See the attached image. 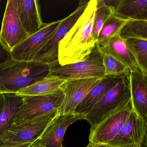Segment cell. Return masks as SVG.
Returning a JSON list of instances; mask_svg holds the SVG:
<instances>
[{"label": "cell", "instance_id": "1", "mask_svg": "<svg viewBox=\"0 0 147 147\" xmlns=\"http://www.w3.org/2000/svg\"><path fill=\"white\" fill-rule=\"evenodd\" d=\"M97 0L89 1L86 9L58 45V62L61 66L85 61L97 42L92 36Z\"/></svg>", "mask_w": 147, "mask_h": 147}, {"label": "cell", "instance_id": "2", "mask_svg": "<svg viewBox=\"0 0 147 147\" xmlns=\"http://www.w3.org/2000/svg\"><path fill=\"white\" fill-rule=\"evenodd\" d=\"M49 64L36 61H17L0 71V93L16 94L49 75Z\"/></svg>", "mask_w": 147, "mask_h": 147}, {"label": "cell", "instance_id": "3", "mask_svg": "<svg viewBox=\"0 0 147 147\" xmlns=\"http://www.w3.org/2000/svg\"><path fill=\"white\" fill-rule=\"evenodd\" d=\"M104 53L96 43L88 57L85 61L72 64L61 65L58 62L49 64V75L54 76L66 80L97 78L105 76L103 64Z\"/></svg>", "mask_w": 147, "mask_h": 147}, {"label": "cell", "instance_id": "4", "mask_svg": "<svg viewBox=\"0 0 147 147\" xmlns=\"http://www.w3.org/2000/svg\"><path fill=\"white\" fill-rule=\"evenodd\" d=\"M130 100L129 77L124 76L85 114L83 119L86 120L91 125L90 131L112 113L125 105Z\"/></svg>", "mask_w": 147, "mask_h": 147}, {"label": "cell", "instance_id": "5", "mask_svg": "<svg viewBox=\"0 0 147 147\" xmlns=\"http://www.w3.org/2000/svg\"><path fill=\"white\" fill-rule=\"evenodd\" d=\"M57 110L33 120L12 125L0 137V147L17 146L38 140L47 126L59 114Z\"/></svg>", "mask_w": 147, "mask_h": 147}, {"label": "cell", "instance_id": "6", "mask_svg": "<svg viewBox=\"0 0 147 147\" xmlns=\"http://www.w3.org/2000/svg\"><path fill=\"white\" fill-rule=\"evenodd\" d=\"M64 96L62 90L45 95L22 96L23 104L13 119L11 125L33 120L59 110Z\"/></svg>", "mask_w": 147, "mask_h": 147}, {"label": "cell", "instance_id": "7", "mask_svg": "<svg viewBox=\"0 0 147 147\" xmlns=\"http://www.w3.org/2000/svg\"><path fill=\"white\" fill-rule=\"evenodd\" d=\"M88 1L86 0L80 1L77 8L69 16L61 20V24L56 30L38 52L33 61L49 65L58 62L59 43L83 13Z\"/></svg>", "mask_w": 147, "mask_h": 147}, {"label": "cell", "instance_id": "8", "mask_svg": "<svg viewBox=\"0 0 147 147\" xmlns=\"http://www.w3.org/2000/svg\"><path fill=\"white\" fill-rule=\"evenodd\" d=\"M61 20L45 24L37 32L29 36L11 51L17 61H31L52 36L61 24Z\"/></svg>", "mask_w": 147, "mask_h": 147}, {"label": "cell", "instance_id": "9", "mask_svg": "<svg viewBox=\"0 0 147 147\" xmlns=\"http://www.w3.org/2000/svg\"><path fill=\"white\" fill-rule=\"evenodd\" d=\"M147 129V122L132 109L119 132L107 144L115 147H143Z\"/></svg>", "mask_w": 147, "mask_h": 147}, {"label": "cell", "instance_id": "10", "mask_svg": "<svg viewBox=\"0 0 147 147\" xmlns=\"http://www.w3.org/2000/svg\"><path fill=\"white\" fill-rule=\"evenodd\" d=\"M131 100L117 110L90 131L89 142L107 144L118 133L132 110Z\"/></svg>", "mask_w": 147, "mask_h": 147}, {"label": "cell", "instance_id": "11", "mask_svg": "<svg viewBox=\"0 0 147 147\" xmlns=\"http://www.w3.org/2000/svg\"><path fill=\"white\" fill-rule=\"evenodd\" d=\"M29 36L19 18L17 1L8 0L0 31V38L11 51Z\"/></svg>", "mask_w": 147, "mask_h": 147}, {"label": "cell", "instance_id": "12", "mask_svg": "<svg viewBox=\"0 0 147 147\" xmlns=\"http://www.w3.org/2000/svg\"><path fill=\"white\" fill-rule=\"evenodd\" d=\"M101 79L92 78L67 80L62 87L64 96L58 110L59 114L74 113L78 105Z\"/></svg>", "mask_w": 147, "mask_h": 147}, {"label": "cell", "instance_id": "13", "mask_svg": "<svg viewBox=\"0 0 147 147\" xmlns=\"http://www.w3.org/2000/svg\"><path fill=\"white\" fill-rule=\"evenodd\" d=\"M85 114L68 113L58 114L44 131L38 141L44 147H63L65 132L71 125L84 119Z\"/></svg>", "mask_w": 147, "mask_h": 147}, {"label": "cell", "instance_id": "14", "mask_svg": "<svg viewBox=\"0 0 147 147\" xmlns=\"http://www.w3.org/2000/svg\"><path fill=\"white\" fill-rule=\"evenodd\" d=\"M20 22L29 36L39 31L44 25L41 17V6L37 0H16Z\"/></svg>", "mask_w": 147, "mask_h": 147}, {"label": "cell", "instance_id": "15", "mask_svg": "<svg viewBox=\"0 0 147 147\" xmlns=\"http://www.w3.org/2000/svg\"><path fill=\"white\" fill-rule=\"evenodd\" d=\"M129 83L132 110L147 122V76L130 72Z\"/></svg>", "mask_w": 147, "mask_h": 147}, {"label": "cell", "instance_id": "16", "mask_svg": "<svg viewBox=\"0 0 147 147\" xmlns=\"http://www.w3.org/2000/svg\"><path fill=\"white\" fill-rule=\"evenodd\" d=\"M99 45L104 53H107L114 57L127 67L131 72L142 74L125 40L120 36L112 38Z\"/></svg>", "mask_w": 147, "mask_h": 147}, {"label": "cell", "instance_id": "17", "mask_svg": "<svg viewBox=\"0 0 147 147\" xmlns=\"http://www.w3.org/2000/svg\"><path fill=\"white\" fill-rule=\"evenodd\" d=\"M124 76H105L90 90L76 108L74 113L86 114L109 90L116 86Z\"/></svg>", "mask_w": 147, "mask_h": 147}, {"label": "cell", "instance_id": "18", "mask_svg": "<svg viewBox=\"0 0 147 147\" xmlns=\"http://www.w3.org/2000/svg\"><path fill=\"white\" fill-rule=\"evenodd\" d=\"M23 103V97L16 94L0 93V137L11 125Z\"/></svg>", "mask_w": 147, "mask_h": 147}, {"label": "cell", "instance_id": "19", "mask_svg": "<svg viewBox=\"0 0 147 147\" xmlns=\"http://www.w3.org/2000/svg\"><path fill=\"white\" fill-rule=\"evenodd\" d=\"M66 81V80L59 77L49 75L29 86L20 89L16 94L21 96L50 94L62 90Z\"/></svg>", "mask_w": 147, "mask_h": 147}, {"label": "cell", "instance_id": "20", "mask_svg": "<svg viewBox=\"0 0 147 147\" xmlns=\"http://www.w3.org/2000/svg\"><path fill=\"white\" fill-rule=\"evenodd\" d=\"M115 14L127 19L147 20V1L120 0Z\"/></svg>", "mask_w": 147, "mask_h": 147}, {"label": "cell", "instance_id": "21", "mask_svg": "<svg viewBox=\"0 0 147 147\" xmlns=\"http://www.w3.org/2000/svg\"><path fill=\"white\" fill-rule=\"evenodd\" d=\"M129 20L115 14L110 15L100 30L97 43L101 45L112 38L120 36L122 29Z\"/></svg>", "mask_w": 147, "mask_h": 147}, {"label": "cell", "instance_id": "22", "mask_svg": "<svg viewBox=\"0 0 147 147\" xmlns=\"http://www.w3.org/2000/svg\"><path fill=\"white\" fill-rule=\"evenodd\" d=\"M125 42L142 74L147 76V40L130 38Z\"/></svg>", "mask_w": 147, "mask_h": 147}, {"label": "cell", "instance_id": "23", "mask_svg": "<svg viewBox=\"0 0 147 147\" xmlns=\"http://www.w3.org/2000/svg\"><path fill=\"white\" fill-rule=\"evenodd\" d=\"M120 37L124 40L130 38L147 40V20H130L122 29Z\"/></svg>", "mask_w": 147, "mask_h": 147}, {"label": "cell", "instance_id": "24", "mask_svg": "<svg viewBox=\"0 0 147 147\" xmlns=\"http://www.w3.org/2000/svg\"><path fill=\"white\" fill-rule=\"evenodd\" d=\"M103 64L105 76H129L131 72L129 69L107 53H104Z\"/></svg>", "mask_w": 147, "mask_h": 147}, {"label": "cell", "instance_id": "25", "mask_svg": "<svg viewBox=\"0 0 147 147\" xmlns=\"http://www.w3.org/2000/svg\"><path fill=\"white\" fill-rule=\"evenodd\" d=\"M111 15L113 14H112L111 11L106 7L96 6L92 31V37L96 42L105 21Z\"/></svg>", "mask_w": 147, "mask_h": 147}, {"label": "cell", "instance_id": "26", "mask_svg": "<svg viewBox=\"0 0 147 147\" xmlns=\"http://www.w3.org/2000/svg\"><path fill=\"white\" fill-rule=\"evenodd\" d=\"M11 52L0 38V71L15 62Z\"/></svg>", "mask_w": 147, "mask_h": 147}, {"label": "cell", "instance_id": "27", "mask_svg": "<svg viewBox=\"0 0 147 147\" xmlns=\"http://www.w3.org/2000/svg\"><path fill=\"white\" fill-rule=\"evenodd\" d=\"M120 0H97V6H104L115 14Z\"/></svg>", "mask_w": 147, "mask_h": 147}, {"label": "cell", "instance_id": "28", "mask_svg": "<svg viewBox=\"0 0 147 147\" xmlns=\"http://www.w3.org/2000/svg\"><path fill=\"white\" fill-rule=\"evenodd\" d=\"M86 147H115L111 146L108 144H105L93 143L89 142L88 145Z\"/></svg>", "mask_w": 147, "mask_h": 147}, {"label": "cell", "instance_id": "29", "mask_svg": "<svg viewBox=\"0 0 147 147\" xmlns=\"http://www.w3.org/2000/svg\"><path fill=\"white\" fill-rule=\"evenodd\" d=\"M36 142H35L24 144H20V145H17V146H12V147H30L32 145H33V144H34Z\"/></svg>", "mask_w": 147, "mask_h": 147}, {"label": "cell", "instance_id": "30", "mask_svg": "<svg viewBox=\"0 0 147 147\" xmlns=\"http://www.w3.org/2000/svg\"><path fill=\"white\" fill-rule=\"evenodd\" d=\"M38 140H37V141L33 145H32L30 147H44L38 144Z\"/></svg>", "mask_w": 147, "mask_h": 147}, {"label": "cell", "instance_id": "31", "mask_svg": "<svg viewBox=\"0 0 147 147\" xmlns=\"http://www.w3.org/2000/svg\"><path fill=\"white\" fill-rule=\"evenodd\" d=\"M1 2V0H0V2Z\"/></svg>", "mask_w": 147, "mask_h": 147}, {"label": "cell", "instance_id": "32", "mask_svg": "<svg viewBox=\"0 0 147 147\" xmlns=\"http://www.w3.org/2000/svg\"><path fill=\"white\" fill-rule=\"evenodd\" d=\"M63 147H64V146H63Z\"/></svg>", "mask_w": 147, "mask_h": 147}]
</instances>
